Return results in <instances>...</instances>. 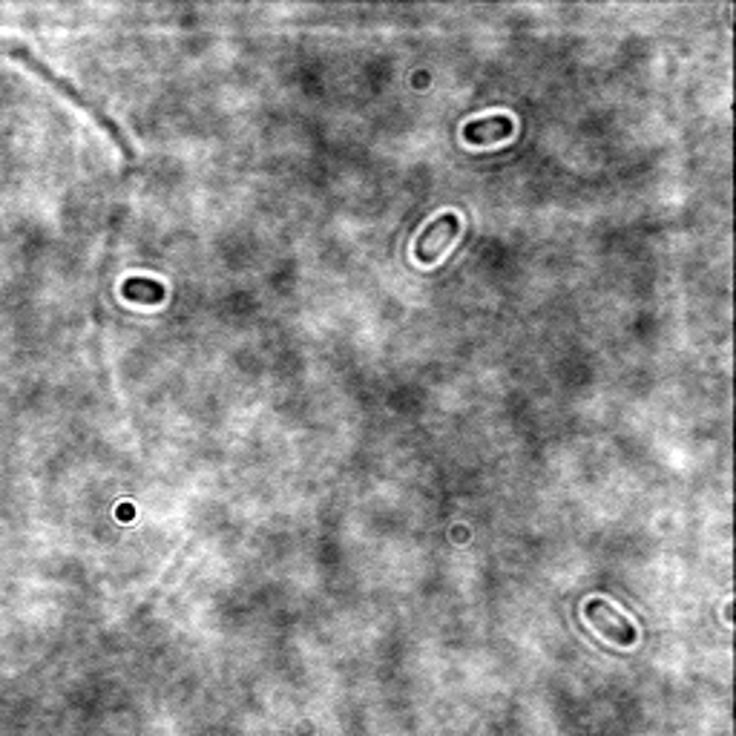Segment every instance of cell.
Instances as JSON below:
<instances>
[{
  "instance_id": "7a4b0ae2",
  "label": "cell",
  "mask_w": 736,
  "mask_h": 736,
  "mask_svg": "<svg viewBox=\"0 0 736 736\" xmlns=\"http://www.w3.org/2000/svg\"><path fill=\"white\" fill-rule=\"evenodd\" d=\"M121 297L130 302H144V305H159L164 299V285L156 279H144V276H130L121 285Z\"/></svg>"
},
{
  "instance_id": "6da1fadb",
  "label": "cell",
  "mask_w": 736,
  "mask_h": 736,
  "mask_svg": "<svg viewBox=\"0 0 736 736\" xmlns=\"http://www.w3.org/2000/svg\"><path fill=\"white\" fill-rule=\"evenodd\" d=\"M0 55H6V58H12V61L23 64V67L29 69L32 75H38L41 81H46L49 87H55V90L61 92L64 98H69L72 104H78V107H81L84 113L90 115L92 121H98V127H101V130H104L107 136L113 138L115 144H118V150H121V153H124L127 159H130V161L136 159V150L130 147V141H127V136H124V133H121V127L115 124L113 118L104 113V110H101V107H98L95 101H90V98H87L84 92L78 90V87H72L67 78H61L58 72H52V69L46 67L44 61H41V58H38V55H35L32 49H29V46L18 44V41H12V38H0Z\"/></svg>"
}]
</instances>
